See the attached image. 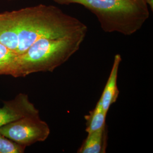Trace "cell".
Returning <instances> with one entry per match:
<instances>
[{"label":"cell","mask_w":153,"mask_h":153,"mask_svg":"<svg viewBox=\"0 0 153 153\" xmlns=\"http://www.w3.org/2000/svg\"><path fill=\"white\" fill-rule=\"evenodd\" d=\"M87 31L56 38L39 39L18 55L4 74L26 76L35 73L53 71L79 50Z\"/></svg>","instance_id":"7a4b0ae2"},{"label":"cell","mask_w":153,"mask_h":153,"mask_svg":"<svg viewBox=\"0 0 153 153\" xmlns=\"http://www.w3.org/2000/svg\"><path fill=\"white\" fill-rule=\"evenodd\" d=\"M36 114H39V111L30 101L27 95L19 94L0 107V127L23 117Z\"/></svg>","instance_id":"5b68a950"},{"label":"cell","mask_w":153,"mask_h":153,"mask_svg":"<svg viewBox=\"0 0 153 153\" xmlns=\"http://www.w3.org/2000/svg\"><path fill=\"white\" fill-rule=\"evenodd\" d=\"M107 144V125L98 131L88 134L78 149V153H105Z\"/></svg>","instance_id":"ba28073f"},{"label":"cell","mask_w":153,"mask_h":153,"mask_svg":"<svg viewBox=\"0 0 153 153\" xmlns=\"http://www.w3.org/2000/svg\"><path fill=\"white\" fill-rule=\"evenodd\" d=\"M147 4L150 6L152 10H153V0H145Z\"/></svg>","instance_id":"7c38bea8"},{"label":"cell","mask_w":153,"mask_h":153,"mask_svg":"<svg viewBox=\"0 0 153 153\" xmlns=\"http://www.w3.org/2000/svg\"><path fill=\"white\" fill-rule=\"evenodd\" d=\"M121 60V56L120 54L115 55L109 77L99 99L103 109L107 114L111 106L116 102L120 94L117 81L119 66Z\"/></svg>","instance_id":"8992f818"},{"label":"cell","mask_w":153,"mask_h":153,"mask_svg":"<svg viewBox=\"0 0 153 153\" xmlns=\"http://www.w3.org/2000/svg\"><path fill=\"white\" fill-rule=\"evenodd\" d=\"M0 43L16 52L19 38L13 12L0 14Z\"/></svg>","instance_id":"52a82bcc"},{"label":"cell","mask_w":153,"mask_h":153,"mask_svg":"<svg viewBox=\"0 0 153 153\" xmlns=\"http://www.w3.org/2000/svg\"><path fill=\"white\" fill-rule=\"evenodd\" d=\"M107 114L103 109L99 100L95 107L90 111L88 114L85 116L86 126V131L88 134L98 131L106 126Z\"/></svg>","instance_id":"9c48e42d"},{"label":"cell","mask_w":153,"mask_h":153,"mask_svg":"<svg viewBox=\"0 0 153 153\" xmlns=\"http://www.w3.org/2000/svg\"><path fill=\"white\" fill-rule=\"evenodd\" d=\"M60 5L78 4L97 17L105 33L131 35L142 28L149 17L145 0H53Z\"/></svg>","instance_id":"3957f363"},{"label":"cell","mask_w":153,"mask_h":153,"mask_svg":"<svg viewBox=\"0 0 153 153\" xmlns=\"http://www.w3.org/2000/svg\"><path fill=\"white\" fill-rule=\"evenodd\" d=\"M25 148L0 133V153H23Z\"/></svg>","instance_id":"8fae6325"},{"label":"cell","mask_w":153,"mask_h":153,"mask_svg":"<svg viewBox=\"0 0 153 153\" xmlns=\"http://www.w3.org/2000/svg\"><path fill=\"white\" fill-rule=\"evenodd\" d=\"M50 128L39 114L30 115L0 127V133L25 147L43 142L49 136Z\"/></svg>","instance_id":"277c9868"},{"label":"cell","mask_w":153,"mask_h":153,"mask_svg":"<svg viewBox=\"0 0 153 153\" xmlns=\"http://www.w3.org/2000/svg\"><path fill=\"white\" fill-rule=\"evenodd\" d=\"M13 12L18 31V55L24 53L39 39L88 31L86 25L54 6L40 5Z\"/></svg>","instance_id":"6da1fadb"},{"label":"cell","mask_w":153,"mask_h":153,"mask_svg":"<svg viewBox=\"0 0 153 153\" xmlns=\"http://www.w3.org/2000/svg\"><path fill=\"white\" fill-rule=\"evenodd\" d=\"M17 56L16 52L0 43V74H4L16 60Z\"/></svg>","instance_id":"30bf717a"}]
</instances>
